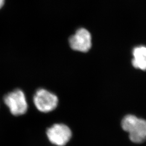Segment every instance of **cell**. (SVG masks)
I'll return each instance as SVG.
<instances>
[{
  "label": "cell",
  "mask_w": 146,
  "mask_h": 146,
  "mask_svg": "<svg viewBox=\"0 0 146 146\" xmlns=\"http://www.w3.org/2000/svg\"><path fill=\"white\" fill-rule=\"evenodd\" d=\"M121 126L129 134L131 141L141 143L146 140V120L133 115H128L122 120Z\"/></svg>",
  "instance_id": "cell-1"
},
{
  "label": "cell",
  "mask_w": 146,
  "mask_h": 146,
  "mask_svg": "<svg viewBox=\"0 0 146 146\" xmlns=\"http://www.w3.org/2000/svg\"><path fill=\"white\" fill-rule=\"evenodd\" d=\"M3 101L11 114L14 116L24 115L28 109L26 96L20 89H15L5 95Z\"/></svg>",
  "instance_id": "cell-2"
},
{
  "label": "cell",
  "mask_w": 146,
  "mask_h": 146,
  "mask_svg": "<svg viewBox=\"0 0 146 146\" xmlns=\"http://www.w3.org/2000/svg\"><path fill=\"white\" fill-rule=\"evenodd\" d=\"M33 102L37 110L41 113H50L55 110L58 104L56 94L44 88L38 89L33 96Z\"/></svg>",
  "instance_id": "cell-3"
},
{
  "label": "cell",
  "mask_w": 146,
  "mask_h": 146,
  "mask_svg": "<svg viewBox=\"0 0 146 146\" xmlns=\"http://www.w3.org/2000/svg\"><path fill=\"white\" fill-rule=\"evenodd\" d=\"M47 138L53 145L64 146L72 137V132L68 125L63 123H55L50 127L46 131Z\"/></svg>",
  "instance_id": "cell-4"
},
{
  "label": "cell",
  "mask_w": 146,
  "mask_h": 146,
  "mask_svg": "<svg viewBox=\"0 0 146 146\" xmlns=\"http://www.w3.org/2000/svg\"><path fill=\"white\" fill-rule=\"evenodd\" d=\"M70 48L75 51L86 52L92 47V36L89 31L85 28H79L69 38Z\"/></svg>",
  "instance_id": "cell-5"
},
{
  "label": "cell",
  "mask_w": 146,
  "mask_h": 146,
  "mask_svg": "<svg viewBox=\"0 0 146 146\" xmlns=\"http://www.w3.org/2000/svg\"><path fill=\"white\" fill-rule=\"evenodd\" d=\"M132 64L136 69L146 70V47L140 46L133 50Z\"/></svg>",
  "instance_id": "cell-6"
},
{
  "label": "cell",
  "mask_w": 146,
  "mask_h": 146,
  "mask_svg": "<svg viewBox=\"0 0 146 146\" xmlns=\"http://www.w3.org/2000/svg\"><path fill=\"white\" fill-rule=\"evenodd\" d=\"M5 3V0H0V9L3 7Z\"/></svg>",
  "instance_id": "cell-7"
}]
</instances>
